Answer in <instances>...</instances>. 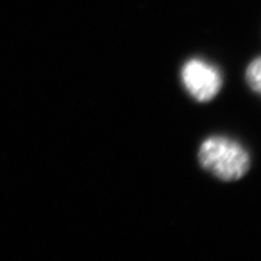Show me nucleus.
<instances>
[{"label":"nucleus","mask_w":261,"mask_h":261,"mask_svg":"<svg viewBox=\"0 0 261 261\" xmlns=\"http://www.w3.org/2000/svg\"><path fill=\"white\" fill-rule=\"evenodd\" d=\"M197 158L202 168L223 181L240 180L250 168V156L246 148L223 136L204 139Z\"/></svg>","instance_id":"obj_1"},{"label":"nucleus","mask_w":261,"mask_h":261,"mask_svg":"<svg viewBox=\"0 0 261 261\" xmlns=\"http://www.w3.org/2000/svg\"><path fill=\"white\" fill-rule=\"evenodd\" d=\"M181 81L187 92L200 103H207L217 97L223 86L220 70L198 58L189 60L182 65Z\"/></svg>","instance_id":"obj_2"},{"label":"nucleus","mask_w":261,"mask_h":261,"mask_svg":"<svg viewBox=\"0 0 261 261\" xmlns=\"http://www.w3.org/2000/svg\"><path fill=\"white\" fill-rule=\"evenodd\" d=\"M246 81L254 92L261 96V57L250 62L246 70Z\"/></svg>","instance_id":"obj_3"}]
</instances>
